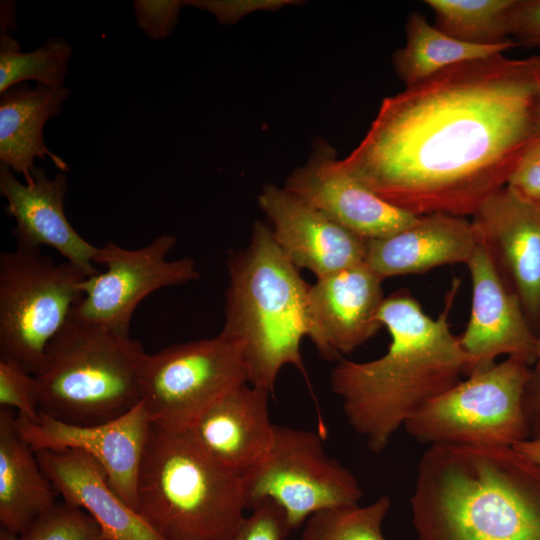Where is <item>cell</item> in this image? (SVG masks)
<instances>
[{"mask_svg": "<svg viewBox=\"0 0 540 540\" xmlns=\"http://www.w3.org/2000/svg\"><path fill=\"white\" fill-rule=\"evenodd\" d=\"M539 72L540 56L448 67L384 98L341 164L412 215L472 216L540 139Z\"/></svg>", "mask_w": 540, "mask_h": 540, "instance_id": "1", "label": "cell"}, {"mask_svg": "<svg viewBox=\"0 0 540 540\" xmlns=\"http://www.w3.org/2000/svg\"><path fill=\"white\" fill-rule=\"evenodd\" d=\"M459 286L455 278L436 319L407 289L385 297L378 319L391 337L387 352L367 362L340 359L331 371L348 424L372 452L385 449L398 428L467 375L469 358L449 323Z\"/></svg>", "mask_w": 540, "mask_h": 540, "instance_id": "2", "label": "cell"}, {"mask_svg": "<svg viewBox=\"0 0 540 540\" xmlns=\"http://www.w3.org/2000/svg\"><path fill=\"white\" fill-rule=\"evenodd\" d=\"M410 505L418 540H540V465L509 446L430 445Z\"/></svg>", "mask_w": 540, "mask_h": 540, "instance_id": "3", "label": "cell"}, {"mask_svg": "<svg viewBox=\"0 0 540 540\" xmlns=\"http://www.w3.org/2000/svg\"><path fill=\"white\" fill-rule=\"evenodd\" d=\"M225 322L219 333L238 345L249 384L273 392L280 370L291 365L307 379L301 355L306 337L309 284L256 221L248 245L228 259Z\"/></svg>", "mask_w": 540, "mask_h": 540, "instance_id": "4", "label": "cell"}, {"mask_svg": "<svg viewBox=\"0 0 540 540\" xmlns=\"http://www.w3.org/2000/svg\"><path fill=\"white\" fill-rule=\"evenodd\" d=\"M136 493V511L166 540H229L248 509L241 475L209 455L188 429L153 422Z\"/></svg>", "mask_w": 540, "mask_h": 540, "instance_id": "5", "label": "cell"}, {"mask_svg": "<svg viewBox=\"0 0 540 540\" xmlns=\"http://www.w3.org/2000/svg\"><path fill=\"white\" fill-rule=\"evenodd\" d=\"M140 341L69 316L46 348L36 375L40 412L74 424L122 416L140 401Z\"/></svg>", "mask_w": 540, "mask_h": 540, "instance_id": "6", "label": "cell"}, {"mask_svg": "<svg viewBox=\"0 0 540 540\" xmlns=\"http://www.w3.org/2000/svg\"><path fill=\"white\" fill-rule=\"evenodd\" d=\"M527 361L509 356L425 404L405 424L420 443L509 446L530 438L523 409Z\"/></svg>", "mask_w": 540, "mask_h": 540, "instance_id": "7", "label": "cell"}, {"mask_svg": "<svg viewBox=\"0 0 540 540\" xmlns=\"http://www.w3.org/2000/svg\"><path fill=\"white\" fill-rule=\"evenodd\" d=\"M89 276L77 265L60 264L41 249L0 254V357L32 375L41 371L46 348L83 296Z\"/></svg>", "mask_w": 540, "mask_h": 540, "instance_id": "8", "label": "cell"}, {"mask_svg": "<svg viewBox=\"0 0 540 540\" xmlns=\"http://www.w3.org/2000/svg\"><path fill=\"white\" fill-rule=\"evenodd\" d=\"M242 481L248 508L264 499L275 502L291 530L317 512L362 498L358 480L327 455L319 433L288 426L275 425L268 453Z\"/></svg>", "mask_w": 540, "mask_h": 540, "instance_id": "9", "label": "cell"}, {"mask_svg": "<svg viewBox=\"0 0 540 540\" xmlns=\"http://www.w3.org/2000/svg\"><path fill=\"white\" fill-rule=\"evenodd\" d=\"M248 382L241 349L218 335L145 355L139 393L153 423L188 429L213 402Z\"/></svg>", "mask_w": 540, "mask_h": 540, "instance_id": "10", "label": "cell"}, {"mask_svg": "<svg viewBox=\"0 0 540 540\" xmlns=\"http://www.w3.org/2000/svg\"><path fill=\"white\" fill-rule=\"evenodd\" d=\"M176 242V237L169 234L134 250L106 242L94 257V263L103 265L106 270L87 277L80 284L83 296L69 316L130 336L132 315L146 296L160 288L199 278L193 259H167Z\"/></svg>", "mask_w": 540, "mask_h": 540, "instance_id": "11", "label": "cell"}, {"mask_svg": "<svg viewBox=\"0 0 540 540\" xmlns=\"http://www.w3.org/2000/svg\"><path fill=\"white\" fill-rule=\"evenodd\" d=\"M152 420L140 401L115 419L97 424L64 422L40 412L38 422L16 413L19 435L34 451L80 450L104 469L117 494L137 508V477Z\"/></svg>", "mask_w": 540, "mask_h": 540, "instance_id": "12", "label": "cell"}, {"mask_svg": "<svg viewBox=\"0 0 540 540\" xmlns=\"http://www.w3.org/2000/svg\"><path fill=\"white\" fill-rule=\"evenodd\" d=\"M283 187L365 241L392 235L417 217L359 182L322 138L313 141L307 161L288 175Z\"/></svg>", "mask_w": 540, "mask_h": 540, "instance_id": "13", "label": "cell"}, {"mask_svg": "<svg viewBox=\"0 0 540 540\" xmlns=\"http://www.w3.org/2000/svg\"><path fill=\"white\" fill-rule=\"evenodd\" d=\"M477 241L506 286L518 297L537 335L540 330V207L503 187L472 215ZM538 336V335H537Z\"/></svg>", "mask_w": 540, "mask_h": 540, "instance_id": "14", "label": "cell"}, {"mask_svg": "<svg viewBox=\"0 0 540 540\" xmlns=\"http://www.w3.org/2000/svg\"><path fill=\"white\" fill-rule=\"evenodd\" d=\"M382 279L364 262L345 268L309 286L305 322L319 355L339 359L372 338L382 327Z\"/></svg>", "mask_w": 540, "mask_h": 540, "instance_id": "15", "label": "cell"}, {"mask_svg": "<svg viewBox=\"0 0 540 540\" xmlns=\"http://www.w3.org/2000/svg\"><path fill=\"white\" fill-rule=\"evenodd\" d=\"M466 265L472 282V306L467 327L458 339L469 358L467 376L492 366L500 355L519 357L533 366L538 336L520 300L503 282L481 244Z\"/></svg>", "mask_w": 540, "mask_h": 540, "instance_id": "16", "label": "cell"}, {"mask_svg": "<svg viewBox=\"0 0 540 540\" xmlns=\"http://www.w3.org/2000/svg\"><path fill=\"white\" fill-rule=\"evenodd\" d=\"M284 255L317 279L364 262L366 241L284 187L266 184L257 196Z\"/></svg>", "mask_w": 540, "mask_h": 540, "instance_id": "17", "label": "cell"}, {"mask_svg": "<svg viewBox=\"0 0 540 540\" xmlns=\"http://www.w3.org/2000/svg\"><path fill=\"white\" fill-rule=\"evenodd\" d=\"M68 190L62 172L49 178L43 168L35 167L32 182L23 184L9 166L0 164V193L7 200L6 214L16 221L12 234L17 248L52 247L87 276H93L100 272L94 266L98 247L87 242L67 220L64 200Z\"/></svg>", "mask_w": 540, "mask_h": 540, "instance_id": "18", "label": "cell"}, {"mask_svg": "<svg viewBox=\"0 0 540 540\" xmlns=\"http://www.w3.org/2000/svg\"><path fill=\"white\" fill-rule=\"evenodd\" d=\"M269 394L241 383L206 408L188 430L209 455L242 476L262 461L273 442Z\"/></svg>", "mask_w": 540, "mask_h": 540, "instance_id": "19", "label": "cell"}, {"mask_svg": "<svg viewBox=\"0 0 540 540\" xmlns=\"http://www.w3.org/2000/svg\"><path fill=\"white\" fill-rule=\"evenodd\" d=\"M35 453L56 493L89 514L106 540H166L125 503L91 456L76 449Z\"/></svg>", "mask_w": 540, "mask_h": 540, "instance_id": "20", "label": "cell"}, {"mask_svg": "<svg viewBox=\"0 0 540 540\" xmlns=\"http://www.w3.org/2000/svg\"><path fill=\"white\" fill-rule=\"evenodd\" d=\"M478 244L465 217L430 213L417 216L392 235L366 240L364 263L383 280L442 265L467 264Z\"/></svg>", "mask_w": 540, "mask_h": 540, "instance_id": "21", "label": "cell"}, {"mask_svg": "<svg viewBox=\"0 0 540 540\" xmlns=\"http://www.w3.org/2000/svg\"><path fill=\"white\" fill-rule=\"evenodd\" d=\"M70 90L38 84L18 83L0 93V160L26 183L32 182L34 160L50 157L62 172L68 164L45 145V123L58 116Z\"/></svg>", "mask_w": 540, "mask_h": 540, "instance_id": "22", "label": "cell"}, {"mask_svg": "<svg viewBox=\"0 0 540 540\" xmlns=\"http://www.w3.org/2000/svg\"><path fill=\"white\" fill-rule=\"evenodd\" d=\"M16 411L0 407V522L21 534L57 502L35 451L19 435Z\"/></svg>", "mask_w": 540, "mask_h": 540, "instance_id": "23", "label": "cell"}, {"mask_svg": "<svg viewBox=\"0 0 540 540\" xmlns=\"http://www.w3.org/2000/svg\"><path fill=\"white\" fill-rule=\"evenodd\" d=\"M515 46L513 39L496 45L457 40L415 11L406 22V43L394 52L392 62L397 76L408 87L453 65L502 54Z\"/></svg>", "mask_w": 540, "mask_h": 540, "instance_id": "24", "label": "cell"}, {"mask_svg": "<svg viewBox=\"0 0 540 540\" xmlns=\"http://www.w3.org/2000/svg\"><path fill=\"white\" fill-rule=\"evenodd\" d=\"M516 0H426L435 27L457 40L496 45L511 38L510 16Z\"/></svg>", "mask_w": 540, "mask_h": 540, "instance_id": "25", "label": "cell"}, {"mask_svg": "<svg viewBox=\"0 0 540 540\" xmlns=\"http://www.w3.org/2000/svg\"><path fill=\"white\" fill-rule=\"evenodd\" d=\"M71 45L62 37H52L39 48L22 52L21 45L8 33L0 35V93L27 80L50 87H63Z\"/></svg>", "mask_w": 540, "mask_h": 540, "instance_id": "26", "label": "cell"}, {"mask_svg": "<svg viewBox=\"0 0 540 540\" xmlns=\"http://www.w3.org/2000/svg\"><path fill=\"white\" fill-rule=\"evenodd\" d=\"M391 500L381 496L366 506L359 504L326 509L304 523L300 540H387L382 523Z\"/></svg>", "mask_w": 540, "mask_h": 540, "instance_id": "27", "label": "cell"}, {"mask_svg": "<svg viewBox=\"0 0 540 540\" xmlns=\"http://www.w3.org/2000/svg\"><path fill=\"white\" fill-rule=\"evenodd\" d=\"M19 540H106L94 519L81 508L57 503L35 519Z\"/></svg>", "mask_w": 540, "mask_h": 540, "instance_id": "28", "label": "cell"}, {"mask_svg": "<svg viewBox=\"0 0 540 540\" xmlns=\"http://www.w3.org/2000/svg\"><path fill=\"white\" fill-rule=\"evenodd\" d=\"M40 387L35 375L17 362L0 357V407L11 408L29 421L40 419Z\"/></svg>", "mask_w": 540, "mask_h": 540, "instance_id": "29", "label": "cell"}, {"mask_svg": "<svg viewBox=\"0 0 540 540\" xmlns=\"http://www.w3.org/2000/svg\"><path fill=\"white\" fill-rule=\"evenodd\" d=\"M229 540H284L292 531L284 511L273 501L255 503Z\"/></svg>", "mask_w": 540, "mask_h": 540, "instance_id": "30", "label": "cell"}, {"mask_svg": "<svg viewBox=\"0 0 540 540\" xmlns=\"http://www.w3.org/2000/svg\"><path fill=\"white\" fill-rule=\"evenodd\" d=\"M184 1L135 0L133 9L137 25L153 40L166 38L174 30Z\"/></svg>", "mask_w": 540, "mask_h": 540, "instance_id": "31", "label": "cell"}, {"mask_svg": "<svg viewBox=\"0 0 540 540\" xmlns=\"http://www.w3.org/2000/svg\"><path fill=\"white\" fill-rule=\"evenodd\" d=\"M510 35L517 46L540 47V0H516L510 16Z\"/></svg>", "mask_w": 540, "mask_h": 540, "instance_id": "32", "label": "cell"}, {"mask_svg": "<svg viewBox=\"0 0 540 540\" xmlns=\"http://www.w3.org/2000/svg\"><path fill=\"white\" fill-rule=\"evenodd\" d=\"M185 5L193 6L213 14L221 24H230L240 18L259 9L280 8L293 3L286 0H266V1H228V0H189L184 1Z\"/></svg>", "mask_w": 540, "mask_h": 540, "instance_id": "33", "label": "cell"}, {"mask_svg": "<svg viewBox=\"0 0 540 540\" xmlns=\"http://www.w3.org/2000/svg\"><path fill=\"white\" fill-rule=\"evenodd\" d=\"M506 186L521 197L540 203V139L524 155Z\"/></svg>", "mask_w": 540, "mask_h": 540, "instance_id": "34", "label": "cell"}, {"mask_svg": "<svg viewBox=\"0 0 540 540\" xmlns=\"http://www.w3.org/2000/svg\"><path fill=\"white\" fill-rule=\"evenodd\" d=\"M523 409L530 438H540V361L530 368L523 394Z\"/></svg>", "mask_w": 540, "mask_h": 540, "instance_id": "35", "label": "cell"}, {"mask_svg": "<svg viewBox=\"0 0 540 540\" xmlns=\"http://www.w3.org/2000/svg\"><path fill=\"white\" fill-rule=\"evenodd\" d=\"M523 456L540 465V438H529L513 446Z\"/></svg>", "mask_w": 540, "mask_h": 540, "instance_id": "36", "label": "cell"}, {"mask_svg": "<svg viewBox=\"0 0 540 540\" xmlns=\"http://www.w3.org/2000/svg\"><path fill=\"white\" fill-rule=\"evenodd\" d=\"M20 534H17L8 528L0 527V540H19Z\"/></svg>", "mask_w": 540, "mask_h": 540, "instance_id": "37", "label": "cell"}, {"mask_svg": "<svg viewBox=\"0 0 540 540\" xmlns=\"http://www.w3.org/2000/svg\"><path fill=\"white\" fill-rule=\"evenodd\" d=\"M536 356H537V360H536V361H540V334H539L538 337H537V343H536Z\"/></svg>", "mask_w": 540, "mask_h": 540, "instance_id": "38", "label": "cell"}, {"mask_svg": "<svg viewBox=\"0 0 540 540\" xmlns=\"http://www.w3.org/2000/svg\"><path fill=\"white\" fill-rule=\"evenodd\" d=\"M537 94H538L539 110H540V72L537 75Z\"/></svg>", "mask_w": 540, "mask_h": 540, "instance_id": "39", "label": "cell"}, {"mask_svg": "<svg viewBox=\"0 0 540 540\" xmlns=\"http://www.w3.org/2000/svg\"><path fill=\"white\" fill-rule=\"evenodd\" d=\"M539 207H540V203H539Z\"/></svg>", "mask_w": 540, "mask_h": 540, "instance_id": "40", "label": "cell"}]
</instances>
